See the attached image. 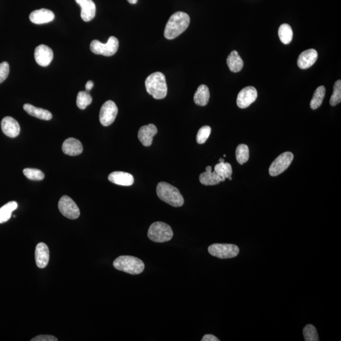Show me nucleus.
<instances>
[{
  "label": "nucleus",
  "instance_id": "nucleus-36",
  "mask_svg": "<svg viewBox=\"0 0 341 341\" xmlns=\"http://www.w3.org/2000/svg\"><path fill=\"white\" fill-rule=\"evenodd\" d=\"M31 341H57L58 339L53 336L40 335L32 339Z\"/></svg>",
  "mask_w": 341,
  "mask_h": 341
},
{
  "label": "nucleus",
  "instance_id": "nucleus-23",
  "mask_svg": "<svg viewBox=\"0 0 341 341\" xmlns=\"http://www.w3.org/2000/svg\"><path fill=\"white\" fill-rule=\"evenodd\" d=\"M209 98H210V92L208 87L206 85H201L197 89L194 95V102L195 104L205 107L208 104Z\"/></svg>",
  "mask_w": 341,
  "mask_h": 341
},
{
  "label": "nucleus",
  "instance_id": "nucleus-29",
  "mask_svg": "<svg viewBox=\"0 0 341 341\" xmlns=\"http://www.w3.org/2000/svg\"><path fill=\"white\" fill-rule=\"evenodd\" d=\"M236 157L237 163L241 165L246 163L249 159V149L245 144H239L236 150Z\"/></svg>",
  "mask_w": 341,
  "mask_h": 341
},
{
  "label": "nucleus",
  "instance_id": "nucleus-26",
  "mask_svg": "<svg viewBox=\"0 0 341 341\" xmlns=\"http://www.w3.org/2000/svg\"><path fill=\"white\" fill-rule=\"evenodd\" d=\"M278 34L280 40L284 44H289L293 40L292 28L287 23H283L279 27Z\"/></svg>",
  "mask_w": 341,
  "mask_h": 341
},
{
  "label": "nucleus",
  "instance_id": "nucleus-19",
  "mask_svg": "<svg viewBox=\"0 0 341 341\" xmlns=\"http://www.w3.org/2000/svg\"><path fill=\"white\" fill-rule=\"evenodd\" d=\"M63 152L70 156H78L83 151V146L79 140L69 138L66 140L62 145Z\"/></svg>",
  "mask_w": 341,
  "mask_h": 341
},
{
  "label": "nucleus",
  "instance_id": "nucleus-2",
  "mask_svg": "<svg viewBox=\"0 0 341 341\" xmlns=\"http://www.w3.org/2000/svg\"><path fill=\"white\" fill-rule=\"evenodd\" d=\"M145 85L147 93L156 100H163L166 97L168 86L163 73H153L145 80Z\"/></svg>",
  "mask_w": 341,
  "mask_h": 341
},
{
  "label": "nucleus",
  "instance_id": "nucleus-28",
  "mask_svg": "<svg viewBox=\"0 0 341 341\" xmlns=\"http://www.w3.org/2000/svg\"><path fill=\"white\" fill-rule=\"evenodd\" d=\"M215 171L222 178V182H225L226 179L231 176L232 173L231 164L227 163H220L216 164L215 167Z\"/></svg>",
  "mask_w": 341,
  "mask_h": 341
},
{
  "label": "nucleus",
  "instance_id": "nucleus-34",
  "mask_svg": "<svg viewBox=\"0 0 341 341\" xmlns=\"http://www.w3.org/2000/svg\"><path fill=\"white\" fill-rule=\"evenodd\" d=\"M211 133V128L209 126H202L197 133V142L199 144H203L208 139Z\"/></svg>",
  "mask_w": 341,
  "mask_h": 341
},
{
  "label": "nucleus",
  "instance_id": "nucleus-12",
  "mask_svg": "<svg viewBox=\"0 0 341 341\" xmlns=\"http://www.w3.org/2000/svg\"><path fill=\"white\" fill-rule=\"evenodd\" d=\"M54 57L52 49L44 44L37 46L34 51V58L37 64L41 67H48Z\"/></svg>",
  "mask_w": 341,
  "mask_h": 341
},
{
  "label": "nucleus",
  "instance_id": "nucleus-37",
  "mask_svg": "<svg viewBox=\"0 0 341 341\" xmlns=\"http://www.w3.org/2000/svg\"><path fill=\"white\" fill-rule=\"evenodd\" d=\"M202 341H220L218 338L213 335H206L202 339Z\"/></svg>",
  "mask_w": 341,
  "mask_h": 341
},
{
  "label": "nucleus",
  "instance_id": "nucleus-16",
  "mask_svg": "<svg viewBox=\"0 0 341 341\" xmlns=\"http://www.w3.org/2000/svg\"><path fill=\"white\" fill-rule=\"evenodd\" d=\"M30 20L36 24H43L52 22L55 19V14L48 9L42 8L33 11L29 15Z\"/></svg>",
  "mask_w": 341,
  "mask_h": 341
},
{
  "label": "nucleus",
  "instance_id": "nucleus-33",
  "mask_svg": "<svg viewBox=\"0 0 341 341\" xmlns=\"http://www.w3.org/2000/svg\"><path fill=\"white\" fill-rule=\"evenodd\" d=\"M23 173L29 180L40 181L44 178V174L39 169L26 168L23 169Z\"/></svg>",
  "mask_w": 341,
  "mask_h": 341
},
{
  "label": "nucleus",
  "instance_id": "nucleus-18",
  "mask_svg": "<svg viewBox=\"0 0 341 341\" xmlns=\"http://www.w3.org/2000/svg\"><path fill=\"white\" fill-rule=\"evenodd\" d=\"M35 259L36 265L40 269H44L48 265L49 260V250L48 246L44 243L37 244L35 251Z\"/></svg>",
  "mask_w": 341,
  "mask_h": 341
},
{
  "label": "nucleus",
  "instance_id": "nucleus-6",
  "mask_svg": "<svg viewBox=\"0 0 341 341\" xmlns=\"http://www.w3.org/2000/svg\"><path fill=\"white\" fill-rule=\"evenodd\" d=\"M119 48L118 40L114 36H111L107 43L103 44L98 40L91 42L90 49L92 52L96 55L105 56H112L117 52Z\"/></svg>",
  "mask_w": 341,
  "mask_h": 341
},
{
  "label": "nucleus",
  "instance_id": "nucleus-25",
  "mask_svg": "<svg viewBox=\"0 0 341 341\" xmlns=\"http://www.w3.org/2000/svg\"><path fill=\"white\" fill-rule=\"evenodd\" d=\"M18 208V204L15 201L8 202L0 208V224L10 220L11 214Z\"/></svg>",
  "mask_w": 341,
  "mask_h": 341
},
{
  "label": "nucleus",
  "instance_id": "nucleus-31",
  "mask_svg": "<svg viewBox=\"0 0 341 341\" xmlns=\"http://www.w3.org/2000/svg\"><path fill=\"white\" fill-rule=\"evenodd\" d=\"M303 336L306 341H319L318 333L315 327L312 324H308L303 330Z\"/></svg>",
  "mask_w": 341,
  "mask_h": 341
},
{
  "label": "nucleus",
  "instance_id": "nucleus-8",
  "mask_svg": "<svg viewBox=\"0 0 341 341\" xmlns=\"http://www.w3.org/2000/svg\"><path fill=\"white\" fill-rule=\"evenodd\" d=\"M292 152H286L280 155L272 162L269 168V172L271 176L281 175L289 168L293 161Z\"/></svg>",
  "mask_w": 341,
  "mask_h": 341
},
{
  "label": "nucleus",
  "instance_id": "nucleus-38",
  "mask_svg": "<svg viewBox=\"0 0 341 341\" xmlns=\"http://www.w3.org/2000/svg\"><path fill=\"white\" fill-rule=\"evenodd\" d=\"M94 87V82L91 81H89L87 82L86 85V89L87 91H90Z\"/></svg>",
  "mask_w": 341,
  "mask_h": 341
},
{
  "label": "nucleus",
  "instance_id": "nucleus-13",
  "mask_svg": "<svg viewBox=\"0 0 341 341\" xmlns=\"http://www.w3.org/2000/svg\"><path fill=\"white\" fill-rule=\"evenodd\" d=\"M157 129L153 124H149L141 127L138 130V137L140 142L145 147L152 145L153 137L156 135Z\"/></svg>",
  "mask_w": 341,
  "mask_h": 341
},
{
  "label": "nucleus",
  "instance_id": "nucleus-20",
  "mask_svg": "<svg viewBox=\"0 0 341 341\" xmlns=\"http://www.w3.org/2000/svg\"><path fill=\"white\" fill-rule=\"evenodd\" d=\"M108 180L114 184L121 186H131L133 184L134 178L130 173L115 171L108 176Z\"/></svg>",
  "mask_w": 341,
  "mask_h": 341
},
{
  "label": "nucleus",
  "instance_id": "nucleus-39",
  "mask_svg": "<svg viewBox=\"0 0 341 341\" xmlns=\"http://www.w3.org/2000/svg\"><path fill=\"white\" fill-rule=\"evenodd\" d=\"M129 3L130 4H136L137 3L138 0H127Z\"/></svg>",
  "mask_w": 341,
  "mask_h": 341
},
{
  "label": "nucleus",
  "instance_id": "nucleus-5",
  "mask_svg": "<svg viewBox=\"0 0 341 341\" xmlns=\"http://www.w3.org/2000/svg\"><path fill=\"white\" fill-rule=\"evenodd\" d=\"M147 236L150 240L156 243H165L173 238V232L170 226L158 221L150 226Z\"/></svg>",
  "mask_w": 341,
  "mask_h": 341
},
{
  "label": "nucleus",
  "instance_id": "nucleus-10",
  "mask_svg": "<svg viewBox=\"0 0 341 341\" xmlns=\"http://www.w3.org/2000/svg\"><path fill=\"white\" fill-rule=\"evenodd\" d=\"M117 113H118V109L114 101H107L101 108L100 113L101 123L105 126L111 125L116 119Z\"/></svg>",
  "mask_w": 341,
  "mask_h": 341
},
{
  "label": "nucleus",
  "instance_id": "nucleus-11",
  "mask_svg": "<svg viewBox=\"0 0 341 341\" xmlns=\"http://www.w3.org/2000/svg\"><path fill=\"white\" fill-rule=\"evenodd\" d=\"M257 91L253 87H246L242 89L237 95L236 103L237 107L241 109L248 108L255 102L257 98Z\"/></svg>",
  "mask_w": 341,
  "mask_h": 341
},
{
  "label": "nucleus",
  "instance_id": "nucleus-41",
  "mask_svg": "<svg viewBox=\"0 0 341 341\" xmlns=\"http://www.w3.org/2000/svg\"><path fill=\"white\" fill-rule=\"evenodd\" d=\"M228 179H229V180H232V177H231V176H230V177H229V178H228Z\"/></svg>",
  "mask_w": 341,
  "mask_h": 341
},
{
  "label": "nucleus",
  "instance_id": "nucleus-3",
  "mask_svg": "<svg viewBox=\"0 0 341 341\" xmlns=\"http://www.w3.org/2000/svg\"><path fill=\"white\" fill-rule=\"evenodd\" d=\"M156 192L162 201L171 206L180 208L184 204V198L177 188L168 183L160 182L157 186Z\"/></svg>",
  "mask_w": 341,
  "mask_h": 341
},
{
  "label": "nucleus",
  "instance_id": "nucleus-17",
  "mask_svg": "<svg viewBox=\"0 0 341 341\" xmlns=\"http://www.w3.org/2000/svg\"><path fill=\"white\" fill-rule=\"evenodd\" d=\"M81 7V18L85 22H90L96 15V4L93 0H75Z\"/></svg>",
  "mask_w": 341,
  "mask_h": 341
},
{
  "label": "nucleus",
  "instance_id": "nucleus-1",
  "mask_svg": "<svg viewBox=\"0 0 341 341\" xmlns=\"http://www.w3.org/2000/svg\"><path fill=\"white\" fill-rule=\"evenodd\" d=\"M190 18L187 13L177 11L170 16L164 30V36L166 39H175L189 26Z\"/></svg>",
  "mask_w": 341,
  "mask_h": 341
},
{
  "label": "nucleus",
  "instance_id": "nucleus-21",
  "mask_svg": "<svg viewBox=\"0 0 341 341\" xmlns=\"http://www.w3.org/2000/svg\"><path fill=\"white\" fill-rule=\"evenodd\" d=\"M206 170V172L202 173L199 177L200 182L202 185L213 186L220 184L222 182V178L215 171H212L211 166L207 167Z\"/></svg>",
  "mask_w": 341,
  "mask_h": 341
},
{
  "label": "nucleus",
  "instance_id": "nucleus-27",
  "mask_svg": "<svg viewBox=\"0 0 341 341\" xmlns=\"http://www.w3.org/2000/svg\"><path fill=\"white\" fill-rule=\"evenodd\" d=\"M326 95V88L324 86H320L315 91L314 96L310 102V108L312 110H317L321 107Z\"/></svg>",
  "mask_w": 341,
  "mask_h": 341
},
{
  "label": "nucleus",
  "instance_id": "nucleus-30",
  "mask_svg": "<svg viewBox=\"0 0 341 341\" xmlns=\"http://www.w3.org/2000/svg\"><path fill=\"white\" fill-rule=\"evenodd\" d=\"M93 98L88 92L81 91L78 93L77 98V105L81 110H85L91 104Z\"/></svg>",
  "mask_w": 341,
  "mask_h": 341
},
{
  "label": "nucleus",
  "instance_id": "nucleus-32",
  "mask_svg": "<svg viewBox=\"0 0 341 341\" xmlns=\"http://www.w3.org/2000/svg\"><path fill=\"white\" fill-rule=\"evenodd\" d=\"M341 101V81H339L335 82L334 85L333 93L332 95L330 100V104L332 107H335V106L340 104Z\"/></svg>",
  "mask_w": 341,
  "mask_h": 341
},
{
  "label": "nucleus",
  "instance_id": "nucleus-7",
  "mask_svg": "<svg viewBox=\"0 0 341 341\" xmlns=\"http://www.w3.org/2000/svg\"><path fill=\"white\" fill-rule=\"evenodd\" d=\"M209 253L221 259L236 257L239 253L238 246L232 244L215 243L208 248Z\"/></svg>",
  "mask_w": 341,
  "mask_h": 341
},
{
  "label": "nucleus",
  "instance_id": "nucleus-35",
  "mask_svg": "<svg viewBox=\"0 0 341 341\" xmlns=\"http://www.w3.org/2000/svg\"><path fill=\"white\" fill-rule=\"evenodd\" d=\"M10 72V67L6 62L0 63V84L5 81Z\"/></svg>",
  "mask_w": 341,
  "mask_h": 341
},
{
  "label": "nucleus",
  "instance_id": "nucleus-4",
  "mask_svg": "<svg viewBox=\"0 0 341 341\" xmlns=\"http://www.w3.org/2000/svg\"><path fill=\"white\" fill-rule=\"evenodd\" d=\"M115 269L131 275L142 273L145 269L144 263L133 256L123 255L117 257L114 262Z\"/></svg>",
  "mask_w": 341,
  "mask_h": 341
},
{
  "label": "nucleus",
  "instance_id": "nucleus-9",
  "mask_svg": "<svg viewBox=\"0 0 341 341\" xmlns=\"http://www.w3.org/2000/svg\"><path fill=\"white\" fill-rule=\"evenodd\" d=\"M58 208L62 215L70 220H76L80 216L79 207L67 195H64L60 199L58 203Z\"/></svg>",
  "mask_w": 341,
  "mask_h": 341
},
{
  "label": "nucleus",
  "instance_id": "nucleus-14",
  "mask_svg": "<svg viewBox=\"0 0 341 341\" xmlns=\"http://www.w3.org/2000/svg\"><path fill=\"white\" fill-rule=\"evenodd\" d=\"M318 58V53L314 49L303 51L298 58L297 64L301 69H307L315 64Z\"/></svg>",
  "mask_w": 341,
  "mask_h": 341
},
{
  "label": "nucleus",
  "instance_id": "nucleus-22",
  "mask_svg": "<svg viewBox=\"0 0 341 341\" xmlns=\"http://www.w3.org/2000/svg\"><path fill=\"white\" fill-rule=\"evenodd\" d=\"M23 109L30 114V116L37 117L43 120H50L52 118V114L49 111L36 108L30 104L23 105Z\"/></svg>",
  "mask_w": 341,
  "mask_h": 341
},
{
  "label": "nucleus",
  "instance_id": "nucleus-40",
  "mask_svg": "<svg viewBox=\"0 0 341 341\" xmlns=\"http://www.w3.org/2000/svg\"><path fill=\"white\" fill-rule=\"evenodd\" d=\"M220 163H225V159H223V158H220Z\"/></svg>",
  "mask_w": 341,
  "mask_h": 341
},
{
  "label": "nucleus",
  "instance_id": "nucleus-24",
  "mask_svg": "<svg viewBox=\"0 0 341 341\" xmlns=\"http://www.w3.org/2000/svg\"><path fill=\"white\" fill-rule=\"evenodd\" d=\"M227 64L232 72H240L243 67V61L236 51H232L227 58Z\"/></svg>",
  "mask_w": 341,
  "mask_h": 341
},
{
  "label": "nucleus",
  "instance_id": "nucleus-15",
  "mask_svg": "<svg viewBox=\"0 0 341 341\" xmlns=\"http://www.w3.org/2000/svg\"><path fill=\"white\" fill-rule=\"evenodd\" d=\"M1 129L6 136L11 138L16 137L20 133V125L12 117L6 116L2 119Z\"/></svg>",
  "mask_w": 341,
  "mask_h": 341
}]
</instances>
